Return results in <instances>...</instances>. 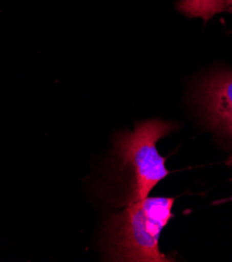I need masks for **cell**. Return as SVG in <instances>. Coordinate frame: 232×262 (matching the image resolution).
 I'll list each match as a JSON object with an SVG mask.
<instances>
[{"label": "cell", "instance_id": "277c9868", "mask_svg": "<svg viewBox=\"0 0 232 262\" xmlns=\"http://www.w3.org/2000/svg\"><path fill=\"white\" fill-rule=\"evenodd\" d=\"M225 2H226V4H227L228 6L232 7V0H225Z\"/></svg>", "mask_w": 232, "mask_h": 262}, {"label": "cell", "instance_id": "5b68a950", "mask_svg": "<svg viewBox=\"0 0 232 262\" xmlns=\"http://www.w3.org/2000/svg\"><path fill=\"white\" fill-rule=\"evenodd\" d=\"M227 164H228V165H230V166L232 167V157H231V158H229V160H228Z\"/></svg>", "mask_w": 232, "mask_h": 262}, {"label": "cell", "instance_id": "6da1fadb", "mask_svg": "<svg viewBox=\"0 0 232 262\" xmlns=\"http://www.w3.org/2000/svg\"><path fill=\"white\" fill-rule=\"evenodd\" d=\"M174 124L161 119L136 123L132 132L117 133L114 140L113 171L118 182V206H129L149 196L170 171L159 155L157 142L168 135Z\"/></svg>", "mask_w": 232, "mask_h": 262}, {"label": "cell", "instance_id": "7a4b0ae2", "mask_svg": "<svg viewBox=\"0 0 232 262\" xmlns=\"http://www.w3.org/2000/svg\"><path fill=\"white\" fill-rule=\"evenodd\" d=\"M173 198H145L125 206L111 216L105 227L104 246L112 261H173L161 253L159 237L174 217Z\"/></svg>", "mask_w": 232, "mask_h": 262}, {"label": "cell", "instance_id": "3957f363", "mask_svg": "<svg viewBox=\"0 0 232 262\" xmlns=\"http://www.w3.org/2000/svg\"><path fill=\"white\" fill-rule=\"evenodd\" d=\"M198 96L210 123L232 137V71L220 70L206 78Z\"/></svg>", "mask_w": 232, "mask_h": 262}]
</instances>
